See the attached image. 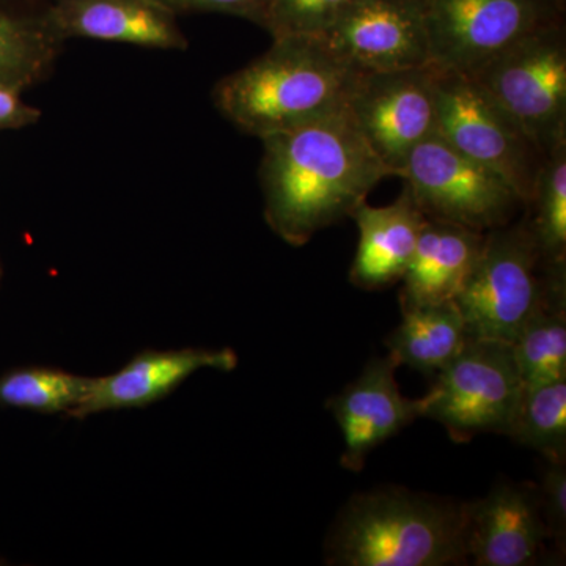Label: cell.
Instances as JSON below:
<instances>
[{
    "label": "cell",
    "instance_id": "cell-19",
    "mask_svg": "<svg viewBox=\"0 0 566 566\" xmlns=\"http://www.w3.org/2000/svg\"><path fill=\"white\" fill-rule=\"evenodd\" d=\"M403 319L387 338L389 354L398 365L436 376L468 344V327L453 301L401 308Z\"/></svg>",
    "mask_w": 566,
    "mask_h": 566
},
{
    "label": "cell",
    "instance_id": "cell-13",
    "mask_svg": "<svg viewBox=\"0 0 566 566\" xmlns=\"http://www.w3.org/2000/svg\"><path fill=\"white\" fill-rule=\"evenodd\" d=\"M547 539L536 488L501 483L465 504V551L476 566L535 565Z\"/></svg>",
    "mask_w": 566,
    "mask_h": 566
},
{
    "label": "cell",
    "instance_id": "cell-12",
    "mask_svg": "<svg viewBox=\"0 0 566 566\" xmlns=\"http://www.w3.org/2000/svg\"><path fill=\"white\" fill-rule=\"evenodd\" d=\"M392 356L375 357L359 378L327 401L344 436L342 465L360 472L371 452L423 416V397L409 400L398 389Z\"/></svg>",
    "mask_w": 566,
    "mask_h": 566
},
{
    "label": "cell",
    "instance_id": "cell-17",
    "mask_svg": "<svg viewBox=\"0 0 566 566\" xmlns=\"http://www.w3.org/2000/svg\"><path fill=\"white\" fill-rule=\"evenodd\" d=\"M485 233L428 219L401 279V308L453 301L482 251Z\"/></svg>",
    "mask_w": 566,
    "mask_h": 566
},
{
    "label": "cell",
    "instance_id": "cell-1",
    "mask_svg": "<svg viewBox=\"0 0 566 566\" xmlns=\"http://www.w3.org/2000/svg\"><path fill=\"white\" fill-rule=\"evenodd\" d=\"M262 142L264 219L294 248L349 218L390 177L346 109Z\"/></svg>",
    "mask_w": 566,
    "mask_h": 566
},
{
    "label": "cell",
    "instance_id": "cell-11",
    "mask_svg": "<svg viewBox=\"0 0 566 566\" xmlns=\"http://www.w3.org/2000/svg\"><path fill=\"white\" fill-rule=\"evenodd\" d=\"M322 39L359 73L431 65L423 0H353Z\"/></svg>",
    "mask_w": 566,
    "mask_h": 566
},
{
    "label": "cell",
    "instance_id": "cell-25",
    "mask_svg": "<svg viewBox=\"0 0 566 566\" xmlns=\"http://www.w3.org/2000/svg\"><path fill=\"white\" fill-rule=\"evenodd\" d=\"M539 509L549 539L557 549H564L566 538V468L565 463H549L536 488Z\"/></svg>",
    "mask_w": 566,
    "mask_h": 566
},
{
    "label": "cell",
    "instance_id": "cell-21",
    "mask_svg": "<svg viewBox=\"0 0 566 566\" xmlns=\"http://www.w3.org/2000/svg\"><path fill=\"white\" fill-rule=\"evenodd\" d=\"M509 438L535 450L547 463H565L566 378L524 387Z\"/></svg>",
    "mask_w": 566,
    "mask_h": 566
},
{
    "label": "cell",
    "instance_id": "cell-30",
    "mask_svg": "<svg viewBox=\"0 0 566 566\" xmlns=\"http://www.w3.org/2000/svg\"><path fill=\"white\" fill-rule=\"evenodd\" d=\"M423 2H427V0H423Z\"/></svg>",
    "mask_w": 566,
    "mask_h": 566
},
{
    "label": "cell",
    "instance_id": "cell-4",
    "mask_svg": "<svg viewBox=\"0 0 566 566\" xmlns=\"http://www.w3.org/2000/svg\"><path fill=\"white\" fill-rule=\"evenodd\" d=\"M546 262L527 218L485 233L482 251L453 303L471 338L512 345L542 300Z\"/></svg>",
    "mask_w": 566,
    "mask_h": 566
},
{
    "label": "cell",
    "instance_id": "cell-29",
    "mask_svg": "<svg viewBox=\"0 0 566 566\" xmlns=\"http://www.w3.org/2000/svg\"><path fill=\"white\" fill-rule=\"evenodd\" d=\"M0 281H2V264H0Z\"/></svg>",
    "mask_w": 566,
    "mask_h": 566
},
{
    "label": "cell",
    "instance_id": "cell-18",
    "mask_svg": "<svg viewBox=\"0 0 566 566\" xmlns=\"http://www.w3.org/2000/svg\"><path fill=\"white\" fill-rule=\"evenodd\" d=\"M512 348L524 387L566 378V262L546 263L542 300Z\"/></svg>",
    "mask_w": 566,
    "mask_h": 566
},
{
    "label": "cell",
    "instance_id": "cell-24",
    "mask_svg": "<svg viewBox=\"0 0 566 566\" xmlns=\"http://www.w3.org/2000/svg\"><path fill=\"white\" fill-rule=\"evenodd\" d=\"M353 0H268L262 29L271 39L323 36Z\"/></svg>",
    "mask_w": 566,
    "mask_h": 566
},
{
    "label": "cell",
    "instance_id": "cell-6",
    "mask_svg": "<svg viewBox=\"0 0 566 566\" xmlns=\"http://www.w3.org/2000/svg\"><path fill=\"white\" fill-rule=\"evenodd\" d=\"M523 394L512 345L469 338L455 359L436 375L423 397L422 419L441 423L457 442L486 433L509 436Z\"/></svg>",
    "mask_w": 566,
    "mask_h": 566
},
{
    "label": "cell",
    "instance_id": "cell-16",
    "mask_svg": "<svg viewBox=\"0 0 566 566\" xmlns=\"http://www.w3.org/2000/svg\"><path fill=\"white\" fill-rule=\"evenodd\" d=\"M349 218L359 229L349 282L370 292L401 281L427 221L408 186L394 203L371 207L364 202Z\"/></svg>",
    "mask_w": 566,
    "mask_h": 566
},
{
    "label": "cell",
    "instance_id": "cell-7",
    "mask_svg": "<svg viewBox=\"0 0 566 566\" xmlns=\"http://www.w3.org/2000/svg\"><path fill=\"white\" fill-rule=\"evenodd\" d=\"M434 70L438 136L504 178L527 207L545 156L469 74Z\"/></svg>",
    "mask_w": 566,
    "mask_h": 566
},
{
    "label": "cell",
    "instance_id": "cell-5",
    "mask_svg": "<svg viewBox=\"0 0 566 566\" xmlns=\"http://www.w3.org/2000/svg\"><path fill=\"white\" fill-rule=\"evenodd\" d=\"M543 156L566 142L564 22L531 33L469 74Z\"/></svg>",
    "mask_w": 566,
    "mask_h": 566
},
{
    "label": "cell",
    "instance_id": "cell-8",
    "mask_svg": "<svg viewBox=\"0 0 566 566\" xmlns=\"http://www.w3.org/2000/svg\"><path fill=\"white\" fill-rule=\"evenodd\" d=\"M428 219L486 233L506 226L526 207L512 186L436 134L420 144L400 177Z\"/></svg>",
    "mask_w": 566,
    "mask_h": 566
},
{
    "label": "cell",
    "instance_id": "cell-20",
    "mask_svg": "<svg viewBox=\"0 0 566 566\" xmlns=\"http://www.w3.org/2000/svg\"><path fill=\"white\" fill-rule=\"evenodd\" d=\"M63 44L44 9H0V82L21 92L40 84L54 71Z\"/></svg>",
    "mask_w": 566,
    "mask_h": 566
},
{
    "label": "cell",
    "instance_id": "cell-27",
    "mask_svg": "<svg viewBox=\"0 0 566 566\" xmlns=\"http://www.w3.org/2000/svg\"><path fill=\"white\" fill-rule=\"evenodd\" d=\"M21 91L0 82V132L21 129L40 122L41 112L21 98Z\"/></svg>",
    "mask_w": 566,
    "mask_h": 566
},
{
    "label": "cell",
    "instance_id": "cell-3",
    "mask_svg": "<svg viewBox=\"0 0 566 566\" xmlns=\"http://www.w3.org/2000/svg\"><path fill=\"white\" fill-rule=\"evenodd\" d=\"M465 504L379 488L354 495L327 536L334 566H450L468 564Z\"/></svg>",
    "mask_w": 566,
    "mask_h": 566
},
{
    "label": "cell",
    "instance_id": "cell-2",
    "mask_svg": "<svg viewBox=\"0 0 566 566\" xmlns=\"http://www.w3.org/2000/svg\"><path fill=\"white\" fill-rule=\"evenodd\" d=\"M360 74L322 36H281L255 61L222 77L212 103L240 132L262 140L345 111Z\"/></svg>",
    "mask_w": 566,
    "mask_h": 566
},
{
    "label": "cell",
    "instance_id": "cell-9",
    "mask_svg": "<svg viewBox=\"0 0 566 566\" xmlns=\"http://www.w3.org/2000/svg\"><path fill=\"white\" fill-rule=\"evenodd\" d=\"M431 63L472 74L531 33L564 22L565 0H427Z\"/></svg>",
    "mask_w": 566,
    "mask_h": 566
},
{
    "label": "cell",
    "instance_id": "cell-14",
    "mask_svg": "<svg viewBox=\"0 0 566 566\" xmlns=\"http://www.w3.org/2000/svg\"><path fill=\"white\" fill-rule=\"evenodd\" d=\"M237 365L232 348L145 349L115 374L92 378L91 389L69 417L82 420L99 412L145 408L169 397L197 371L212 368L229 374Z\"/></svg>",
    "mask_w": 566,
    "mask_h": 566
},
{
    "label": "cell",
    "instance_id": "cell-22",
    "mask_svg": "<svg viewBox=\"0 0 566 566\" xmlns=\"http://www.w3.org/2000/svg\"><path fill=\"white\" fill-rule=\"evenodd\" d=\"M92 378L61 368L25 367L0 375V406L40 412L66 415L82 403Z\"/></svg>",
    "mask_w": 566,
    "mask_h": 566
},
{
    "label": "cell",
    "instance_id": "cell-28",
    "mask_svg": "<svg viewBox=\"0 0 566 566\" xmlns=\"http://www.w3.org/2000/svg\"><path fill=\"white\" fill-rule=\"evenodd\" d=\"M35 2L36 6L44 7L48 2H50V0H35Z\"/></svg>",
    "mask_w": 566,
    "mask_h": 566
},
{
    "label": "cell",
    "instance_id": "cell-26",
    "mask_svg": "<svg viewBox=\"0 0 566 566\" xmlns=\"http://www.w3.org/2000/svg\"><path fill=\"white\" fill-rule=\"evenodd\" d=\"M174 17L191 13H221L251 21L262 28L268 0H148Z\"/></svg>",
    "mask_w": 566,
    "mask_h": 566
},
{
    "label": "cell",
    "instance_id": "cell-15",
    "mask_svg": "<svg viewBox=\"0 0 566 566\" xmlns=\"http://www.w3.org/2000/svg\"><path fill=\"white\" fill-rule=\"evenodd\" d=\"M44 14L65 43L88 39L164 51L189 46L178 18L148 0H50Z\"/></svg>",
    "mask_w": 566,
    "mask_h": 566
},
{
    "label": "cell",
    "instance_id": "cell-10",
    "mask_svg": "<svg viewBox=\"0 0 566 566\" xmlns=\"http://www.w3.org/2000/svg\"><path fill=\"white\" fill-rule=\"evenodd\" d=\"M434 65L363 73L346 111L390 177H400L411 153L438 134Z\"/></svg>",
    "mask_w": 566,
    "mask_h": 566
},
{
    "label": "cell",
    "instance_id": "cell-23",
    "mask_svg": "<svg viewBox=\"0 0 566 566\" xmlns=\"http://www.w3.org/2000/svg\"><path fill=\"white\" fill-rule=\"evenodd\" d=\"M527 221L546 263L566 262V142L545 156Z\"/></svg>",
    "mask_w": 566,
    "mask_h": 566
}]
</instances>
